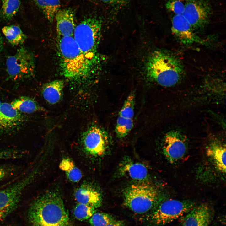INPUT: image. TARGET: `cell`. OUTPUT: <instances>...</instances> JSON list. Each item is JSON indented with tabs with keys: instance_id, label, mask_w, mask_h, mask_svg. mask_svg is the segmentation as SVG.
I'll use <instances>...</instances> for the list:
<instances>
[{
	"instance_id": "30bf717a",
	"label": "cell",
	"mask_w": 226,
	"mask_h": 226,
	"mask_svg": "<svg viewBox=\"0 0 226 226\" xmlns=\"http://www.w3.org/2000/svg\"><path fill=\"white\" fill-rule=\"evenodd\" d=\"M135 100V94L131 93L126 99L119 113L115 132L119 138L126 136L133 127Z\"/></svg>"
},
{
	"instance_id": "836d02e7",
	"label": "cell",
	"mask_w": 226,
	"mask_h": 226,
	"mask_svg": "<svg viewBox=\"0 0 226 226\" xmlns=\"http://www.w3.org/2000/svg\"><path fill=\"white\" fill-rule=\"evenodd\" d=\"M2 102L0 100V105H1V104H2Z\"/></svg>"
},
{
	"instance_id": "1f68e13d",
	"label": "cell",
	"mask_w": 226,
	"mask_h": 226,
	"mask_svg": "<svg viewBox=\"0 0 226 226\" xmlns=\"http://www.w3.org/2000/svg\"><path fill=\"white\" fill-rule=\"evenodd\" d=\"M8 174V170L5 168L0 167V180L4 178Z\"/></svg>"
},
{
	"instance_id": "7c38bea8",
	"label": "cell",
	"mask_w": 226,
	"mask_h": 226,
	"mask_svg": "<svg viewBox=\"0 0 226 226\" xmlns=\"http://www.w3.org/2000/svg\"><path fill=\"white\" fill-rule=\"evenodd\" d=\"M186 149L185 142L178 133L171 132L166 135L163 152L170 163H174L182 158L185 154Z\"/></svg>"
},
{
	"instance_id": "4316f807",
	"label": "cell",
	"mask_w": 226,
	"mask_h": 226,
	"mask_svg": "<svg viewBox=\"0 0 226 226\" xmlns=\"http://www.w3.org/2000/svg\"><path fill=\"white\" fill-rule=\"evenodd\" d=\"M96 212V208L92 207L78 203L74 208V215L78 220L83 221L90 218Z\"/></svg>"
},
{
	"instance_id": "d6a6232c",
	"label": "cell",
	"mask_w": 226,
	"mask_h": 226,
	"mask_svg": "<svg viewBox=\"0 0 226 226\" xmlns=\"http://www.w3.org/2000/svg\"><path fill=\"white\" fill-rule=\"evenodd\" d=\"M3 47V42L2 39L0 34V53L1 52Z\"/></svg>"
},
{
	"instance_id": "2e32d148",
	"label": "cell",
	"mask_w": 226,
	"mask_h": 226,
	"mask_svg": "<svg viewBox=\"0 0 226 226\" xmlns=\"http://www.w3.org/2000/svg\"><path fill=\"white\" fill-rule=\"evenodd\" d=\"M55 18L58 37L73 36L76 26L73 11L70 8L60 9Z\"/></svg>"
},
{
	"instance_id": "4fadbf2b",
	"label": "cell",
	"mask_w": 226,
	"mask_h": 226,
	"mask_svg": "<svg viewBox=\"0 0 226 226\" xmlns=\"http://www.w3.org/2000/svg\"><path fill=\"white\" fill-rule=\"evenodd\" d=\"M213 216V212L206 203L195 206L182 218L180 226H209Z\"/></svg>"
},
{
	"instance_id": "ba28073f",
	"label": "cell",
	"mask_w": 226,
	"mask_h": 226,
	"mask_svg": "<svg viewBox=\"0 0 226 226\" xmlns=\"http://www.w3.org/2000/svg\"><path fill=\"white\" fill-rule=\"evenodd\" d=\"M109 138L107 133L100 127L93 126L83 134L81 141L83 149L89 156L101 157L108 148Z\"/></svg>"
},
{
	"instance_id": "8992f818",
	"label": "cell",
	"mask_w": 226,
	"mask_h": 226,
	"mask_svg": "<svg viewBox=\"0 0 226 226\" xmlns=\"http://www.w3.org/2000/svg\"><path fill=\"white\" fill-rule=\"evenodd\" d=\"M195 206L191 201L167 199L153 210L150 216V220L156 225H165L185 215Z\"/></svg>"
},
{
	"instance_id": "d6986e66",
	"label": "cell",
	"mask_w": 226,
	"mask_h": 226,
	"mask_svg": "<svg viewBox=\"0 0 226 226\" xmlns=\"http://www.w3.org/2000/svg\"><path fill=\"white\" fill-rule=\"evenodd\" d=\"M207 155L216 168L220 172H226V147L223 144L214 141L210 143L206 148Z\"/></svg>"
},
{
	"instance_id": "6da1fadb",
	"label": "cell",
	"mask_w": 226,
	"mask_h": 226,
	"mask_svg": "<svg viewBox=\"0 0 226 226\" xmlns=\"http://www.w3.org/2000/svg\"><path fill=\"white\" fill-rule=\"evenodd\" d=\"M28 217L31 226H71L63 200L55 191L35 199L30 207Z\"/></svg>"
},
{
	"instance_id": "3957f363",
	"label": "cell",
	"mask_w": 226,
	"mask_h": 226,
	"mask_svg": "<svg viewBox=\"0 0 226 226\" xmlns=\"http://www.w3.org/2000/svg\"><path fill=\"white\" fill-rule=\"evenodd\" d=\"M57 48L62 73L73 80L86 78L93 65L85 57L73 36L58 37Z\"/></svg>"
},
{
	"instance_id": "7a4b0ae2",
	"label": "cell",
	"mask_w": 226,
	"mask_h": 226,
	"mask_svg": "<svg viewBox=\"0 0 226 226\" xmlns=\"http://www.w3.org/2000/svg\"><path fill=\"white\" fill-rule=\"evenodd\" d=\"M144 68L146 77L149 80L165 87L176 84L184 73L183 66L176 58L160 50L151 54Z\"/></svg>"
},
{
	"instance_id": "603a6c76",
	"label": "cell",
	"mask_w": 226,
	"mask_h": 226,
	"mask_svg": "<svg viewBox=\"0 0 226 226\" xmlns=\"http://www.w3.org/2000/svg\"><path fill=\"white\" fill-rule=\"evenodd\" d=\"M2 32L8 42L13 46L23 44L26 39V35L18 26H5L2 29Z\"/></svg>"
},
{
	"instance_id": "52a82bcc",
	"label": "cell",
	"mask_w": 226,
	"mask_h": 226,
	"mask_svg": "<svg viewBox=\"0 0 226 226\" xmlns=\"http://www.w3.org/2000/svg\"><path fill=\"white\" fill-rule=\"evenodd\" d=\"M9 78L14 80L31 78L35 75V59L33 53L22 47L13 55L8 56L6 62Z\"/></svg>"
},
{
	"instance_id": "f1b7e54d",
	"label": "cell",
	"mask_w": 226,
	"mask_h": 226,
	"mask_svg": "<svg viewBox=\"0 0 226 226\" xmlns=\"http://www.w3.org/2000/svg\"><path fill=\"white\" fill-rule=\"evenodd\" d=\"M22 156V153L15 150H0V159H15Z\"/></svg>"
},
{
	"instance_id": "ac0fdd59",
	"label": "cell",
	"mask_w": 226,
	"mask_h": 226,
	"mask_svg": "<svg viewBox=\"0 0 226 226\" xmlns=\"http://www.w3.org/2000/svg\"><path fill=\"white\" fill-rule=\"evenodd\" d=\"M118 170L121 176L141 181L144 180L148 175L147 169L144 165L128 159L121 162Z\"/></svg>"
},
{
	"instance_id": "484cf974",
	"label": "cell",
	"mask_w": 226,
	"mask_h": 226,
	"mask_svg": "<svg viewBox=\"0 0 226 226\" xmlns=\"http://www.w3.org/2000/svg\"><path fill=\"white\" fill-rule=\"evenodd\" d=\"M112 215L106 213H94L89 219L91 226H106L116 221Z\"/></svg>"
},
{
	"instance_id": "4dcf8cb0",
	"label": "cell",
	"mask_w": 226,
	"mask_h": 226,
	"mask_svg": "<svg viewBox=\"0 0 226 226\" xmlns=\"http://www.w3.org/2000/svg\"><path fill=\"white\" fill-rule=\"evenodd\" d=\"M106 226H126L125 223L123 221L116 220L114 222Z\"/></svg>"
},
{
	"instance_id": "5bb4252c",
	"label": "cell",
	"mask_w": 226,
	"mask_h": 226,
	"mask_svg": "<svg viewBox=\"0 0 226 226\" xmlns=\"http://www.w3.org/2000/svg\"><path fill=\"white\" fill-rule=\"evenodd\" d=\"M172 31L182 43L189 45L203 42L193 32V28L182 15H175L172 20Z\"/></svg>"
},
{
	"instance_id": "5b68a950",
	"label": "cell",
	"mask_w": 226,
	"mask_h": 226,
	"mask_svg": "<svg viewBox=\"0 0 226 226\" xmlns=\"http://www.w3.org/2000/svg\"><path fill=\"white\" fill-rule=\"evenodd\" d=\"M159 193L156 187L148 182L142 181L128 186L124 192V204L135 213L142 214L158 205Z\"/></svg>"
},
{
	"instance_id": "44dd1931",
	"label": "cell",
	"mask_w": 226,
	"mask_h": 226,
	"mask_svg": "<svg viewBox=\"0 0 226 226\" xmlns=\"http://www.w3.org/2000/svg\"><path fill=\"white\" fill-rule=\"evenodd\" d=\"M10 104L21 113L31 114L45 110L34 99L26 96L20 97Z\"/></svg>"
},
{
	"instance_id": "e575fe53",
	"label": "cell",
	"mask_w": 226,
	"mask_h": 226,
	"mask_svg": "<svg viewBox=\"0 0 226 226\" xmlns=\"http://www.w3.org/2000/svg\"><path fill=\"white\" fill-rule=\"evenodd\" d=\"M9 226V225H5V226Z\"/></svg>"
},
{
	"instance_id": "277c9868",
	"label": "cell",
	"mask_w": 226,
	"mask_h": 226,
	"mask_svg": "<svg viewBox=\"0 0 226 226\" xmlns=\"http://www.w3.org/2000/svg\"><path fill=\"white\" fill-rule=\"evenodd\" d=\"M101 27L100 19L89 17L76 25L73 35L85 57L93 65L98 59Z\"/></svg>"
},
{
	"instance_id": "f546056e",
	"label": "cell",
	"mask_w": 226,
	"mask_h": 226,
	"mask_svg": "<svg viewBox=\"0 0 226 226\" xmlns=\"http://www.w3.org/2000/svg\"><path fill=\"white\" fill-rule=\"evenodd\" d=\"M109 4L113 5L119 6L125 3L128 0H100Z\"/></svg>"
},
{
	"instance_id": "83f0119b",
	"label": "cell",
	"mask_w": 226,
	"mask_h": 226,
	"mask_svg": "<svg viewBox=\"0 0 226 226\" xmlns=\"http://www.w3.org/2000/svg\"><path fill=\"white\" fill-rule=\"evenodd\" d=\"M167 10L173 13L175 15H182L185 4L180 0H168L165 4Z\"/></svg>"
},
{
	"instance_id": "9c48e42d",
	"label": "cell",
	"mask_w": 226,
	"mask_h": 226,
	"mask_svg": "<svg viewBox=\"0 0 226 226\" xmlns=\"http://www.w3.org/2000/svg\"><path fill=\"white\" fill-rule=\"evenodd\" d=\"M211 13L210 6L206 0H187L182 15L193 29H198L207 23Z\"/></svg>"
},
{
	"instance_id": "7402d4cb",
	"label": "cell",
	"mask_w": 226,
	"mask_h": 226,
	"mask_svg": "<svg viewBox=\"0 0 226 226\" xmlns=\"http://www.w3.org/2000/svg\"><path fill=\"white\" fill-rule=\"evenodd\" d=\"M42 10L47 20L52 23L55 16L60 9V0H34Z\"/></svg>"
},
{
	"instance_id": "d4e9b609",
	"label": "cell",
	"mask_w": 226,
	"mask_h": 226,
	"mask_svg": "<svg viewBox=\"0 0 226 226\" xmlns=\"http://www.w3.org/2000/svg\"><path fill=\"white\" fill-rule=\"evenodd\" d=\"M20 4V0H2L1 17L6 21L11 19L18 12Z\"/></svg>"
},
{
	"instance_id": "8fae6325",
	"label": "cell",
	"mask_w": 226,
	"mask_h": 226,
	"mask_svg": "<svg viewBox=\"0 0 226 226\" xmlns=\"http://www.w3.org/2000/svg\"><path fill=\"white\" fill-rule=\"evenodd\" d=\"M24 121L22 114L7 102L0 106V133H9L20 127Z\"/></svg>"
},
{
	"instance_id": "ffe728a7",
	"label": "cell",
	"mask_w": 226,
	"mask_h": 226,
	"mask_svg": "<svg viewBox=\"0 0 226 226\" xmlns=\"http://www.w3.org/2000/svg\"><path fill=\"white\" fill-rule=\"evenodd\" d=\"M64 87V82L62 80H55L47 83L42 88L43 97L50 104H56L62 97Z\"/></svg>"
},
{
	"instance_id": "e0dca14e",
	"label": "cell",
	"mask_w": 226,
	"mask_h": 226,
	"mask_svg": "<svg viewBox=\"0 0 226 226\" xmlns=\"http://www.w3.org/2000/svg\"><path fill=\"white\" fill-rule=\"evenodd\" d=\"M74 196L78 203L83 204L95 208L100 207L102 198L100 192L92 186L84 183L77 188Z\"/></svg>"
},
{
	"instance_id": "9a60e30c",
	"label": "cell",
	"mask_w": 226,
	"mask_h": 226,
	"mask_svg": "<svg viewBox=\"0 0 226 226\" xmlns=\"http://www.w3.org/2000/svg\"><path fill=\"white\" fill-rule=\"evenodd\" d=\"M21 197L20 190L14 185L0 190V223L16 208Z\"/></svg>"
},
{
	"instance_id": "cb8c5ba5",
	"label": "cell",
	"mask_w": 226,
	"mask_h": 226,
	"mask_svg": "<svg viewBox=\"0 0 226 226\" xmlns=\"http://www.w3.org/2000/svg\"><path fill=\"white\" fill-rule=\"evenodd\" d=\"M59 167L61 170L65 172L67 178L70 181L77 182L81 179L82 174L80 170L70 159H63L60 162Z\"/></svg>"
}]
</instances>
